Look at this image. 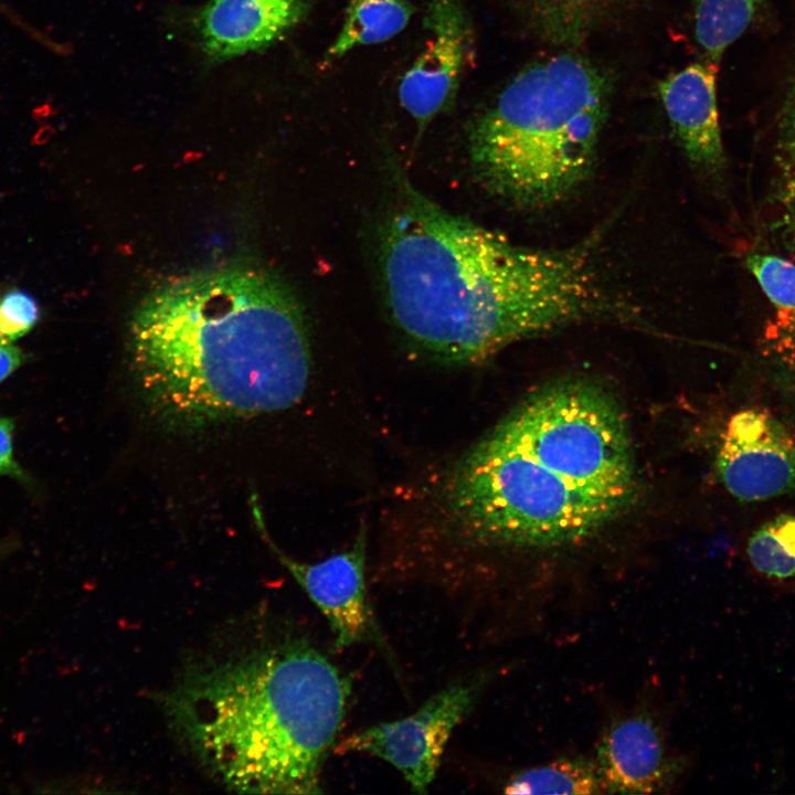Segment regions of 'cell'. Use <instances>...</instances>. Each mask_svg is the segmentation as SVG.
<instances>
[{
	"label": "cell",
	"instance_id": "obj_20",
	"mask_svg": "<svg viewBox=\"0 0 795 795\" xmlns=\"http://www.w3.org/2000/svg\"><path fill=\"white\" fill-rule=\"evenodd\" d=\"M13 422L0 415V476H11L25 479V473L17 463L13 455Z\"/></svg>",
	"mask_w": 795,
	"mask_h": 795
},
{
	"label": "cell",
	"instance_id": "obj_12",
	"mask_svg": "<svg viewBox=\"0 0 795 795\" xmlns=\"http://www.w3.org/2000/svg\"><path fill=\"white\" fill-rule=\"evenodd\" d=\"M718 66L693 63L669 75L658 89L669 124L686 158L697 172L721 182L727 157L717 105Z\"/></svg>",
	"mask_w": 795,
	"mask_h": 795
},
{
	"label": "cell",
	"instance_id": "obj_18",
	"mask_svg": "<svg viewBox=\"0 0 795 795\" xmlns=\"http://www.w3.org/2000/svg\"><path fill=\"white\" fill-rule=\"evenodd\" d=\"M745 265L778 309L795 312V264L781 256L751 253Z\"/></svg>",
	"mask_w": 795,
	"mask_h": 795
},
{
	"label": "cell",
	"instance_id": "obj_10",
	"mask_svg": "<svg viewBox=\"0 0 795 795\" xmlns=\"http://www.w3.org/2000/svg\"><path fill=\"white\" fill-rule=\"evenodd\" d=\"M604 793L651 794L670 789L686 770L674 754L660 721L645 707L615 718L594 757Z\"/></svg>",
	"mask_w": 795,
	"mask_h": 795
},
{
	"label": "cell",
	"instance_id": "obj_1",
	"mask_svg": "<svg viewBox=\"0 0 795 795\" xmlns=\"http://www.w3.org/2000/svg\"><path fill=\"white\" fill-rule=\"evenodd\" d=\"M392 177L381 280L392 321L426 353L470 365L561 327L642 324L596 263L600 236L556 250L517 245L444 210L398 168Z\"/></svg>",
	"mask_w": 795,
	"mask_h": 795
},
{
	"label": "cell",
	"instance_id": "obj_2",
	"mask_svg": "<svg viewBox=\"0 0 795 795\" xmlns=\"http://www.w3.org/2000/svg\"><path fill=\"white\" fill-rule=\"evenodd\" d=\"M139 386L166 421L203 425L289 409L303 398L311 352L287 286L255 267L230 266L159 286L134 312Z\"/></svg>",
	"mask_w": 795,
	"mask_h": 795
},
{
	"label": "cell",
	"instance_id": "obj_21",
	"mask_svg": "<svg viewBox=\"0 0 795 795\" xmlns=\"http://www.w3.org/2000/svg\"><path fill=\"white\" fill-rule=\"evenodd\" d=\"M25 360L24 353L13 343L0 342V382L8 378Z\"/></svg>",
	"mask_w": 795,
	"mask_h": 795
},
{
	"label": "cell",
	"instance_id": "obj_13",
	"mask_svg": "<svg viewBox=\"0 0 795 795\" xmlns=\"http://www.w3.org/2000/svg\"><path fill=\"white\" fill-rule=\"evenodd\" d=\"M304 0H212L200 17L204 50L226 59L271 44L296 24Z\"/></svg>",
	"mask_w": 795,
	"mask_h": 795
},
{
	"label": "cell",
	"instance_id": "obj_8",
	"mask_svg": "<svg viewBox=\"0 0 795 795\" xmlns=\"http://www.w3.org/2000/svg\"><path fill=\"white\" fill-rule=\"evenodd\" d=\"M254 521L262 537L275 551L303 591L321 612L341 650L356 644L383 646V637L374 616L365 581L367 528L362 522L352 545L315 563L288 558L269 540L256 502L252 504Z\"/></svg>",
	"mask_w": 795,
	"mask_h": 795
},
{
	"label": "cell",
	"instance_id": "obj_22",
	"mask_svg": "<svg viewBox=\"0 0 795 795\" xmlns=\"http://www.w3.org/2000/svg\"><path fill=\"white\" fill-rule=\"evenodd\" d=\"M3 343V342H2Z\"/></svg>",
	"mask_w": 795,
	"mask_h": 795
},
{
	"label": "cell",
	"instance_id": "obj_4",
	"mask_svg": "<svg viewBox=\"0 0 795 795\" xmlns=\"http://www.w3.org/2000/svg\"><path fill=\"white\" fill-rule=\"evenodd\" d=\"M608 97V81L583 57L529 64L470 126L478 180L520 208L565 200L592 173Z\"/></svg>",
	"mask_w": 795,
	"mask_h": 795
},
{
	"label": "cell",
	"instance_id": "obj_17",
	"mask_svg": "<svg viewBox=\"0 0 795 795\" xmlns=\"http://www.w3.org/2000/svg\"><path fill=\"white\" fill-rule=\"evenodd\" d=\"M765 0H693L695 35L707 62L719 65L724 51L759 14Z\"/></svg>",
	"mask_w": 795,
	"mask_h": 795
},
{
	"label": "cell",
	"instance_id": "obj_19",
	"mask_svg": "<svg viewBox=\"0 0 795 795\" xmlns=\"http://www.w3.org/2000/svg\"><path fill=\"white\" fill-rule=\"evenodd\" d=\"M40 308L28 293L14 289L0 298V342L13 343L38 322Z\"/></svg>",
	"mask_w": 795,
	"mask_h": 795
},
{
	"label": "cell",
	"instance_id": "obj_16",
	"mask_svg": "<svg viewBox=\"0 0 795 795\" xmlns=\"http://www.w3.org/2000/svg\"><path fill=\"white\" fill-rule=\"evenodd\" d=\"M507 794H600L603 786L594 759L562 757L513 773Z\"/></svg>",
	"mask_w": 795,
	"mask_h": 795
},
{
	"label": "cell",
	"instance_id": "obj_11",
	"mask_svg": "<svg viewBox=\"0 0 795 795\" xmlns=\"http://www.w3.org/2000/svg\"><path fill=\"white\" fill-rule=\"evenodd\" d=\"M430 38L399 85V99L423 131L456 97L468 60V22L458 0H427Z\"/></svg>",
	"mask_w": 795,
	"mask_h": 795
},
{
	"label": "cell",
	"instance_id": "obj_6",
	"mask_svg": "<svg viewBox=\"0 0 795 795\" xmlns=\"http://www.w3.org/2000/svg\"><path fill=\"white\" fill-rule=\"evenodd\" d=\"M583 492L621 512L635 492L625 416L608 389L568 378L530 393L492 431Z\"/></svg>",
	"mask_w": 795,
	"mask_h": 795
},
{
	"label": "cell",
	"instance_id": "obj_7",
	"mask_svg": "<svg viewBox=\"0 0 795 795\" xmlns=\"http://www.w3.org/2000/svg\"><path fill=\"white\" fill-rule=\"evenodd\" d=\"M487 678L458 681L404 718L360 729L337 741L333 753L378 757L398 770L415 793H426L454 730L467 718Z\"/></svg>",
	"mask_w": 795,
	"mask_h": 795
},
{
	"label": "cell",
	"instance_id": "obj_15",
	"mask_svg": "<svg viewBox=\"0 0 795 795\" xmlns=\"http://www.w3.org/2000/svg\"><path fill=\"white\" fill-rule=\"evenodd\" d=\"M413 7L407 0H350L342 26L327 50L335 60L361 45L378 44L399 34L409 23Z\"/></svg>",
	"mask_w": 795,
	"mask_h": 795
},
{
	"label": "cell",
	"instance_id": "obj_5",
	"mask_svg": "<svg viewBox=\"0 0 795 795\" xmlns=\"http://www.w3.org/2000/svg\"><path fill=\"white\" fill-rule=\"evenodd\" d=\"M442 494L452 533L466 550L570 548L621 513L492 432L453 467Z\"/></svg>",
	"mask_w": 795,
	"mask_h": 795
},
{
	"label": "cell",
	"instance_id": "obj_3",
	"mask_svg": "<svg viewBox=\"0 0 795 795\" xmlns=\"http://www.w3.org/2000/svg\"><path fill=\"white\" fill-rule=\"evenodd\" d=\"M349 678L308 639L288 637L195 665L165 697L194 757L237 793H321Z\"/></svg>",
	"mask_w": 795,
	"mask_h": 795
},
{
	"label": "cell",
	"instance_id": "obj_9",
	"mask_svg": "<svg viewBox=\"0 0 795 795\" xmlns=\"http://www.w3.org/2000/svg\"><path fill=\"white\" fill-rule=\"evenodd\" d=\"M717 470L727 491L740 501L795 495V438L767 412L741 410L725 425Z\"/></svg>",
	"mask_w": 795,
	"mask_h": 795
},
{
	"label": "cell",
	"instance_id": "obj_14",
	"mask_svg": "<svg viewBox=\"0 0 795 795\" xmlns=\"http://www.w3.org/2000/svg\"><path fill=\"white\" fill-rule=\"evenodd\" d=\"M743 552L759 583L795 595V513H780L753 529Z\"/></svg>",
	"mask_w": 795,
	"mask_h": 795
}]
</instances>
